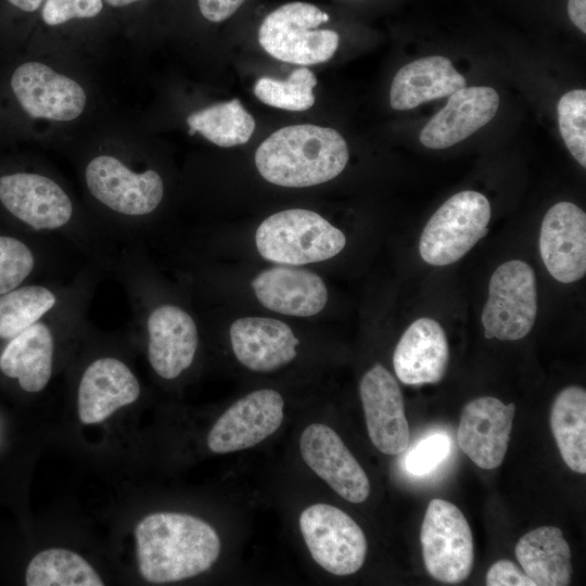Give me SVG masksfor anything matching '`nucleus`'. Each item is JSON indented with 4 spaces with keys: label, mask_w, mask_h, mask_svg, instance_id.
<instances>
[{
    "label": "nucleus",
    "mask_w": 586,
    "mask_h": 586,
    "mask_svg": "<svg viewBox=\"0 0 586 586\" xmlns=\"http://www.w3.org/2000/svg\"><path fill=\"white\" fill-rule=\"evenodd\" d=\"M135 536L140 574L155 584L178 582L207 571L221 549L215 528L186 513L149 514L136 526Z\"/></svg>",
    "instance_id": "1"
},
{
    "label": "nucleus",
    "mask_w": 586,
    "mask_h": 586,
    "mask_svg": "<svg viewBox=\"0 0 586 586\" xmlns=\"http://www.w3.org/2000/svg\"><path fill=\"white\" fill-rule=\"evenodd\" d=\"M348 158L347 143L336 130L304 124L271 133L257 148L255 165L270 183L305 188L339 176Z\"/></svg>",
    "instance_id": "2"
},
{
    "label": "nucleus",
    "mask_w": 586,
    "mask_h": 586,
    "mask_svg": "<svg viewBox=\"0 0 586 586\" xmlns=\"http://www.w3.org/2000/svg\"><path fill=\"white\" fill-rule=\"evenodd\" d=\"M92 278L65 304L11 340L0 353V371L16 379L28 393L42 391L50 382L59 336L86 319Z\"/></svg>",
    "instance_id": "3"
},
{
    "label": "nucleus",
    "mask_w": 586,
    "mask_h": 586,
    "mask_svg": "<svg viewBox=\"0 0 586 586\" xmlns=\"http://www.w3.org/2000/svg\"><path fill=\"white\" fill-rule=\"evenodd\" d=\"M84 179L90 195L109 213L123 220L120 239L136 246L137 221L153 214L164 198V182L154 169L137 171L111 154L92 157Z\"/></svg>",
    "instance_id": "4"
},
{
    "label": "nucleus",
    "mask_w": 586,
    "mask_h": 586,
    "mask_svg": "<svg viewBox=\"0 0 586 586\" xmlns=\"http://www.w3.org/2000/svg\"><path fill=\"white\" fill-rule=\"evenodd\" d=\"M255 243L265 259L298 266L332 258L344 249L346 238L319 214L292 208L266 218L256 230Z\"/></svg>",
    "instance_id": "5"
},
{
    "label": "nucleus",
    "mask_w": 586,
    "mask_h": 586,
    "mask_svg": "<svg viewBox=\"0 0 586 586\" xmlns=\"http://www.w3.org/2000/svg\"><path fill=\"white\" fill-rule=\"evenodd\" d=\"M330 16L307 2L285 3L263 21L258 42L272 58L297 65H315L330 60L340 37L331 29H317Z\"/></svg>",
    "instance_id": "6"
},
{
    "label": "nucleus",
    "mask_w": 586,
    "mask_h": 586,
    "mask_svg": "<svg viewBox=\"0 0 586 586\" xmlns=\"http://www.w3.org/2000/svg\"><path fill=\"white\" fill-rule=\"evenodd\" d=\"M491 205L476 191L450 196L426 222L419 242L421 258L433 266L454 264L487 234Z\"/></svg>",
    "instance_id": "7"
},
{
    "label": "nucleus",
    "mask_w": 586,
    "mask_h": 586,
    "mask_svg": "<svg viewBox=\"0 0 586 586\" xmlns=\"http://www.w3.org/2000/svg\"><path fill=\"white\" fill-rule=\"evenodd\" d=\"M133 321H140L146 337L148 360L164 380H174L192 365L199 345L193 317L181 306L163 302L148 306L129 295Z\"/></svg>",
    "instance_id": "8"
},
{
    "label": "nucleus",
    "mask_w": 586,
    "mask_h": 586,
    "mask_svg": "<svg viewBox=\"0 0 586 586\" xmlns=\"http://www.w3.org/2000/svg\"><path fill=\"white\" fill-rule=\"evenodd\" d=\"M537 316V282L533 268L513 259L491 277L488 298L482 313L486 339L515 341L526 336Z\"/></svg>",
    "instance_id": "9"
},
{
    "label": "nucleus",
    "mask_w": 586,
    "mask_h": 586,
    "mask_svg": "<svg viewBox=\"0 0 586 586\" xmlns=\"http://www.w3.org/2000/svg\"><path fill=\"white\" fill-rule=\"evenodd\" d=\"M420 542L424 566L432 577L449 584L468 578L474 560L473 537L457 506L432 499L422 521Z\"/></svg>",
    "instance_id": "10"
},
{
    "label": "nucleus",
    "mask_w": 586,
    "mask_h": 586,
    "mask_svg": "<svg viewBox=\"0 0 586 586\" xmlns=\"http://www.w3.org/2000/svg\"><path fill=\"white\" fill-rule=\"evenodd\" d=\"M300 527L313 559L334 575H351L364 564L367 539L361 527L343 510L315 504L300 515Z\"/></svg>",
    "instance_id": "11"
},
{
    "label": "nucleus",
    "mask_w": 586,
    "mask_h": 586,
    "mask_svg": "<svg viewBox=\"0 0 586 586\" xmlns=\"http://www.w3.org/2000/svg\"><path fill=\"white\" fill-rule=\"evenodd\" d=\"M284 400L272 388L254 391L238 399L214 423L207 446L215 454L253 447L273 434L283 421Z\"/></svg>",
    "instance_id": "12"
},
{
    "label": "nucleus",
    "mask_w": 586,
    "mask_h": 586,
    "mask_svg": "<svg viewBox=\"0 0 586 586\" xmlns=\"http://www.w3.org/2000/svg\"><path fill=\"white\" fill-rule=\"evenodd\" d=\"M12 91L33 118L69 122L85 110L87 95L74 79L40 62H26L13 72Z\"/></svg>",
    "instance_id": "13"
},
{
    "label": "nucleus",
    "mask_w": 586,
    "mask_h": 586,
    "mask_svg": "<svg viewBox=\"0 0 586 586\" xmlns=\"http://www.w3.org/2000/svg\"><path fill=\"white\" fill-rule=\"evenodd\" d=\"M359 394L371 443L385 455L404 453L410 433L395 378L381 364H375L364 374Z\"/></svg>",
    "instance_id": "14"
},
{
    "label": "nucleus",
    "mask_w": 586,
    "mask_h": 586,
    "mask_svg": "<svg viewBox=\"0 0 586 586\" xmlns=\"http://www.w3.org/2000/svg\"><path fill=\"white\" fill-rule=\"evenodd\" d=\"M306 464L347 501L359 504L370 494V482L339 434L322 423L305 428L300 440Z\"/></svg>",
    "instance_id": "15"
},
{
    "label": "nucleus",
    "mask_w": 586,
    "mask_h": 586,
    "mask_svg": "<svg viewBox=\"0 0 586 586\" xmlns=\"http://www.w3.org/2000/svg\"><path fill=\"white\" fill-rule=\"evenodd\" d=\"M539 252L548 272L559 282L572 283L586 272V214L577 205L559 202L546 213Z\"/></svg>",
    "instance_id": "16"
},
{
    "label": "nucleus",
    "mask_w": 586,
    "mask_h": 586,
    "mask_svg": "<svg viewBox=\"0 0 586 586\" xmlns=\"http://www.w3.org/2000/svg\"><path fill=\"white\" fill-rule=\"evenodd\" d=\"M141 394L138 378L122 359L105 355L84 369L77 388V411L85 424L103 422Z\"/></svg>",
    "instance_id": "17"
},
{
    "label": "nucleus",
    "mask_w": 586,
    "mask_h": 586,
    "mask_svg": "<svg viewBox=\"0 0 586 586\" xmlns=\"http://www.w3.org/2000/svg\"><path fill=\"white\" fill-rule=\"evenodd\" d=\"M514 404H504L492 396L469 402L462 409L458 426V444L461 450L481 469L499 467L505 458Z\"/></svg>",
    "instance_id": "18"
},
{
    "label": "nucleus",
    "mask_w": 586,
    "mask_h": 586,
    "mask_svg": "<svg viewBox=\"0 0 586 586\" xmlns=\"http://www.w3.org/2000/svg\"><path fill=\"white\" fill-rule=\"evenodd\" d=\"M499 97L491 87H463L422 128L419 140L429 149H446L467 139L493 119Z\"/></svg>",
    "instance_id": "19"
},
{
    "label": "nucleus",
    "mask_w": 586,
    "mask_h": 586,
    "mask_svg": "<svg viewBox=\"0 0 586 586\" xmlns=\"http://www.w3.org/2000/svg\"><path fill=\"white\" fill-rule=\"evenodd\" d=\"M230 341L237 359L257 372L288 365L296 357L300 344L286 323L265 317L237 319L230 327Z\"/></svg>",
    "instance_id": "20"
},
{
    "label": "nucleus",
    "mask_w": 586,
    "mask_h": 586,
    "mask_svg": "<svg viewBox=\"0 0 586 586\" xmlns=\"http://www.w3.org/2000/svg\"><path fill=\"white\" fill-rule=\"evenodd\" d=\"M251 284L263 306L283 315L310 317L328 302L323 280L307 269L272 267L258 273Z\"/></svg>",
    "instance_id": "21"
},
{
    "label": "nucleus",
    "mask_w": 586,
    "mask_h": 586,
    "mask_svg": "<svg viewBox=\"0 0 586 586\" xmlns=\"http://www.w3.org/2000/svg\"><path fill=\"white\" fill-rule=\"evenodd\" d=\"M449 361V345L443 327L434 319L419 318L404 332L393 355L400 382L422 385L440 382Z\"/></svg>",
    "instance_id": "22"
},
{
    "label": "nucleus",
    "mask_w": 586,
    "mask_h": 586,
    "mask_svg": "<svg viewBox=\"0 0 586 586\" xmlns=\"http://www.w3.org/2000/svg\"><path fill=\"white\" fill-rule=\"evenodd\" d=\"M466 78L442 55L421 58L404 65L394 76L390 104L406 111L435 99L449 97L466 87Z\"/></svg>",
    "instance_id": "23"
},
{
    "label": "nucleus",
    "mask_w": 586,
    "mask_h": 586,
    "mask_svg": "<svg viewBox=\"0 0 586 586\" xmlns=\"http://www.w3.org/2000/svg\"><path fill=\"white\" fill-rule=\"evenodd\" d=\"M514 553L535 586L571 583V549L560 528L540 526L526 533L519 539Z\"/></svg>",
    "instance_id": "24"
},
{
    "label": "nucleus",
    "mask_w": 586,
    "mask_h": 586,
    "mask_svg": "<svg viewBox=\"0 0 586 586\" xmlns=\"http://www.w3.org/2000/svg\"><path fill=\"white\" fill-rule=\"evenodd\" d=\"M550 426L565 464L574 472L586 473V392L568 386L556 397Z\"/></svg>",
    "instance_id": "25"
},
{
    "label": "nucleus",
    "mask_w": 586,
    "mask_h": 586,
    "mask_svg": "<svg viewBox=\"0 0 586 586\" xmlns=\"http://www.w3.org/2000/svg\"><path fill=\"white\" fill-rule=\"evenodd\" d=\"M189 135L200 132L212 143L229 148L246 143L255 129L253 116L238 99L217 103L187 117Z\"/></svg>",
    "instance_id": "26"
},
{
    "label": "nucleus",
    "mask_w": 586,
    "mask_h": 586,
    "mask_svg": "<svg viewBox=\"0 0 586 586\" xmlns=\"http://www.w3.org/2000/svg\"><path fill=\"white\" fill-rule=\"evenodd\" d=\"M25 582L28 586H102V578L80 555L49 548L37 553L28 563Z\"/></svg>",
    "instance_id": "27"
},
{
    "label": "nucleus",
    "mask_w": 586,
    "mask_h": 586,
    "mask_svg": "<svg viewBox=\"0 0 586 586\" xmlns=\"http://www.w3.org/2000/svg\"><path fill=\"white\" fill-rule=\"evenodd\" d=\"M316 85L315 74L307 67H298L286 80L260 77L253 90L256 98L269 106L288 111H306L315 103L313 89Z\"/></svg>",
    "instance_id": "28"
},
{
    "label": "nucleus",
    "mask_w": 586,
    "mask_h": 586,
    "mask_svg": "<svg viewBox=\"0 0 586 586\" xmlns=\"http://www.w3.org/2000/svg\"><path fill=\"white\" fill-rule=\"evenodd\" d=\"M40 263L41 257L24 240L0 234V295L22 285Z\"/></svg>",
    "instance_id": "29"
},
{
    "label": "nucleus",
    "mask_w": 586,
    "mask_h": 586,
    "mask_svg": "<svg viewBox=\"0 0 586 586\" xmlns=\"http://www.w3.org/2000/svg\"><path fill=\"white\" fill-rule=\"evenodd\" d=\"M558 123L561 137L582 166H586V91L571 90L558 102Z\"/></svg>",
    "instance_id": "30"
},
{
    "label": "nucleus",
    "mask_w": 586,
    "mask_h": 586,
    "mask_svg": "<svg viewBox=\"0 0 586 586\" xmlns=\"http://www.w3.org/2000/svg\"><path fill=\"white\" fill-rule=\"evenodd\" d=\"M450 441L445 434H433L416 446L406 458L407 470L415 475L432 471L448 454Z\"/></svg>",
    "instance_id": "31"
},
{
    "label": "nucleus",
    "mask_w": 586,
    "mask_h": 586,
    "mask_svg": "<svg viewBox=\"0 0 586 586\" xmlns=\"http://www.w3.org/2000/svg\"><path fill=\"white\" fill-rule=\"evenodd\" d=\"M103 8L102 0H46L41 16L50 26H56L74 18H91Z\"/></svg>",
    "instance_id": "32"
},
{
    "label": "nucleus",
    "mask_w": 586,
    "mask_h": 586,
    "mask_svg": "<svg viewBox=\"0 0 586 586\" xmlns=\"http://www.w3.org/2000/svg\"><path fill=\"white\" fill-rule=\"evenodd\" d=\"M487 586H535V583L512 561H496L486 574Z\"/></svg>",
    "instance_id": "33"
},
{
    "label": "nucleus",
    "mask_w": 586,
    "mask_h": 586,
    "mask_svg": "<svg viewBox=\"0 0 586 586\" xmlns=\"http://www.w3.org/2000/svg\"><path fill=\"white\" fill-rule=\"evenodd\" d=\"M245 0H198L202 15L209 22L219 23L229 18Z\"/></svg>",
    "instance_id": "34"
},
{
    "label": "nucleus",
    "mask_w": 586,
    "mask_h": 586,
    "mask_svg": "<svg viewBox=\"0 0 586 586\" xmlns=\"http://www.w3.org/2000/svg\"><path fill=\"white\" fill-rule=\"evenodd\" d=\"M568 14L571 22L583 34L586 33V0H569Z\"/></svg>",
    "instance_id": "35"
},
{
    "label": "nucleus",
    "mask_w": 586,
    "mask_h": 586,
    "mask_svg": "<svg viewBox=\"0 0 586 586\" xmlns=\"http://www.w3.org/2000/svg\"><path fill=\"white\" fill-rule=\"evenodd\" d=\"M8 1L15 8L25 12L36 11L40 7V4L43 2V0H8Z\"/></svg>",
    "instance_id": "36"
},
{
    "label": "nucleus",
    "mask_w": 586,
    "mask_h": 586,
    "mask_svg": "<svg viewBox=\"0 0 586 586\" xmlns=\"http://www.w3.org/2000/svg\"><path fill=\"white\" fill-rule=\"evenodd\" d=\"M104 1L112 7L119 8V7L129 5L138 1H142V0H104Z\"/></svg>",
    "instance_id": "37"
}]
</instances>
